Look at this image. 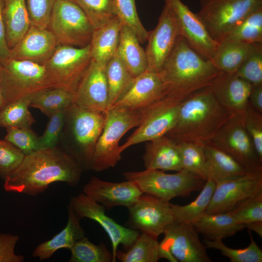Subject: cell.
I'll use <instances>...</instances> for the list:
<instances>
[{
	"mask_svg": "<svg viewBox=\"0 0 262 262\" xmlns=\"http://www.w3.org/2000/svg\"><path fill=\"white\" fill-rule=\"evenodd\" d=\"M82 167L60 147L39 149L25 155L19 167L4 180L5 191L35 196L56 182L75 187Z\"/></svg>",
	"mask_w": 262,
	"mask_h": 262,
	"instance_id": "cell-1",
	"label": "cell"
},
{
	"mask_svg": "<svg viewBox=\"0 0 262 262\" xmlns=\"http://www.w3.org/2000/svg\"><path fill=\"white\" fill-rule=\"evenodd\" d=\"M231 113L217 100L211 86H206L181 102L176 124L166 135L176 141L204 144L212 140Z\"/></svg>",
	"mask_w": 262,
	"mask_h": 262,
	"instance_id": "cell-2",
	"label": "cell"
},
{
	"mask_svg": "<svg viewBox=\"0 0 262 262\" xmlns=\"http://www.w3.org/2000/svg\"><path fill=\"white\" fill-rule=\"evenodd\" d=\"M219 72L211 60L199 55L180 35L159 74L166 95L186 98L210 85Z\"/></svg>",
	"mask_w": 262,
	"mask_h": 262,
	"instance_id": "cell-3",
	"label": "cell"
},
{
	"mask_svg": "<svg viewBox=\"0 0 262 262\" xmlns=\"http://www.w3.org/2000/svg\"><path fill=\"white\" fill-rule=\"evenodd\" d=\"M105 113L83 108L74 102L65 110L59 144L83 170L91 168L95 146L104 128Z\"/></svg>",
	"mask_w": 262,
	"mask_h": 262,
	"instance_id": "cell-4",
	"label": "cell"
},
{
	"mask_svg": "<svg viewBox=\"0 0 262 262\" xmlns=\"http://www.w3.org/2000/svg\"><path fill=\"white\" fill-rule=\"evenodd\" d=\"M151 105L141 109L113 107L105 113L102 133L95 146L90 169L100 172L114 167L121 159L119 143L130 130L150 116Z\"/></svg>",
	"mask_w": 262,
	"mask_h": 262,
	"instance_id": "cell-5",
	"label": "cell"
},
{
	"mask_svg": "<svg viewBox=\"0 0 262 262\" xmlns=\"http://www.w3.org/2000/svg\"><path fill=\"white\" fill-rule=\"evenodd\" d=\"M127 180L135 183L143 194L153 196L166 201L177 196L186 197L201 189L206 180L182 169L173 174L146 169L141 171L123 173Z\"/></svg>",
	"mask_w": 262,
	"mask_h": 262,
	"instance_id": "cell-6",
	"label": "cell"
},
{
	"mask_svg": "<svg viewBox=\"0 0 262 262\" xmlns=\"http://www.w3.org/2000/svg\"><path fill=\"white\" fill-rule=\"evenodd\" d=\"M0 84L4 106L22 98L52 88L44 65L9 59L1 65Z\"/></svg>",
	"mask_w": 262,
	"mask_h": 262,
	"instance_id": "cell-7",
	"label": "cell"
},
{
	"mask_svg": "<svg viewBox=\"0 0 262 262\" xmlns=\"http://www.w3.org/2000/svg\"><path fill=\"white\" fill-rule=\"evenodd\" d=\"M47 29L58 45L83 48L90 44L94 27L83 11L68 0H58L51 11Z\"/></svg>",
	"mask_w": 262,
	"mask_h": 262,
	"instance_id": "cell-8",
	"label": "cell"
},
{
	"mask_svg": "<svg viewBox=\"0 0 262 262\" xmlns=\"http://www.w3.org/2000/svg\"><path fill=\"white\" fill-rule=\"evenodd\" d=\"M91 60L90 44L83 48L58 45L44 64L51 88L64 89L74 96Z\"/></svg>",
	"mask_w": 262,
	"mask_h": 262,
	"instance_id": "cell-9",
	"label": "cell"
},
{
	"mask_svg": "<svg viewBox=\"0 0 262 262\" xmlns=\"http://www.w3.org/2000/svg\"><path fill=\"white\" fill-rule=\"evenodd\" d=\"M196 13L211 37L219 42L253 11L262 0H200Z\"/></svg>",
	"mask_w": 262,
	"mask_h": 262,
	"instance_id": "cell-10",
	"label": "cell"
},
{
	"mask_svg": "<svg viewBox=\"0 0 262 262\" xmlns=\"http://www.w3.org/2000/svg\"><path fill=\"white\" fill-rule=\"evenodd\" d=\"M159 243V258L171 262H212L207 247L191 223L173 221L164 229Z\"/></svg>",
	"mask_w": 262,
	"mask_h": 262,
	"instance_id": "cell-11",
	"label": "cell"
},
{
	"mask_svg": "<svg viewBox=\"0 0 262 262\" xmlns=\"http://www.w3.org/2000/svg\"><path fill=\"white\" fill-rule=\"evenodd\" d=\"M209 142L229 155L249 171L262 172V162L245 127L243 112H231Z\"/></svg>",
	"mask_w": 262,
	"mask_h": 262,
	"instance_id": "cell-12",
	"label": "cell"
},
{
	"mask_svg": "<svg viewBox=\"0 0 262 262\" xmlns=\"http://www.w3.org/2000/svg\"><path fill=\"white\" fill-rule=\"evenodd\" d=\"M69 205L81 219L87 218L96 221L107 233L112 244V262L116 261L118 245H122L124 250H128L140 234L137 230L117 223L106 214L104 207L83 193L72 197Z\"/></svg>",
	"mask_w": 262,
	"mask_h": 262,
	"instance_id": "cell-13",
	"label": "cell"
},
{
	"mask_svg": "<svg viewBox=\"0 0 262 262\" xmlns=\"http://www.w3.org/2000/svg\"><path fill=\"white\" fill-rule=\"evenodd\" d=\"M185 98L167 94L159 99L150 116L120 146L122 153L133 145L160 138L170 131L175 126L180 103Z\"/></svg>",
	"mask_w": 262,
	"mask_h": 262,
	"instance_id": "cell-14",
	"label": "cell"
},
{
	"mask_svg": "<svg viewBox=\"0 0 262 262\" xmlns=\"http://www.w3.org/2000/svg\"><path fill=\"white\" fill-rule=\"evenodd\" d=\"M180 35L177 20L170 7L164 4L158 24L148 32L145 52L147 71L159 73L173 50Z\"/></svg>",
	"mask_w": 262,
	"mask_h": 262,
	"instance_id": "cell-15",
	"label": "cell"
},
{
	"mask_svg": "<svg viewBox=\"0 0 262 262\" xmlns=\"http://www.w3.org/2000/svg\"><path fill=\"white\" fill-rule=\"evenodd\" d=\"M171 203L153 196L143 194L128 209L129 223L132 229L154 237L163 233L174 221Z\"/></svg>",
	"mask_w": 262,
	"mask_h": 262,
	"instance_id": "cell-16",
	"label": "cell"
},
{
	"mask_svg": "<svg viewBox=\"0 0 262 262\" xmlns=\"http://www.w3.org/2000/svg\"><path fill=\"white\" fill-rule=\"evenodd\" d=\"M177 20L182 36L189 45L203 58L211 60L219 43L213 39L196 14L180 0H164Z\"/></svg>",
	"mask_w": 262,
	"mask_h": 262,
	"instance_id": "cell-17",
	"label": "cell"
},
{
	"mask_svg": "<svg viewBox=\"0 0 262 262\" xmlns=\"http://www.w3.org/2000/svg\"><path fill=\"white\" fill-rule=\"evenodd\" d=\"M262 190V172L216 183L205 213L229 212L239 202Z\"/></svg>",
	"mask_w": 262,
	"mask_h": 262,
	"instance_id": "cell-18",
	"label": "cell"
},
{
	"mask_svg": "<svg viewBox=\"0 0 262 262\" xmlns=\"http://www.w3.org/2000/svg\"><path fill=\"white\" fill-rule=\"evenodd\" d=\"M82 193L105 208L133 205L143 193L133 182H114L93 176L83 186Z\"/></svg>",
	"mask_w": 262,
	"mask_h": 262,
	"instance_id": "cell-19",
	"label": "cell"
},
{
	"mask_svg": "<svg viewBox=\"0 0 262 262\" xmlns=\"http://www.w3.org/2000/svg\"><path fill=\"white\" fill-rule=\"evenodd\" d=\"M108 99L105 67L92 59L76 90L73 102L84 109L106 113Z\"/></svg>",
	"mask_w": 262,
	"mask_h": 262,
	"instance_id": "cell-20",
	"label": "cell"
},
{
	"mask_svg": "<svg viewBox=\"0 0 262 262\" xmlns=\"http://www.w3.org/2000/svg\"><path fill=\"white\" fill-rule=\"evenodd\" d=\"M58 44L51 32L31 25L20 41L10 51L9 59L44 65Z\"/></svg>",
	"mask_w": 262,
	"mask_h": 262,
	"instance_id": "cell-21",
	"label": "cell"
},
{
	"mask_svg": "<svg viewBox=\"0 0 262 262\" xmlns=\"http://www.w3.org/2000/svg\"><path fill=\"white\" fill-rule=\"evenodd\" d=\"M165 95L159 73L147 71L134 79L128 89L112 107L144 108Z\"/></svg>",
	"mask_w": 262,
	"mask_h": 262,
	"instance_id": "cell-22",
	"label": "cell"
},
{
	"mask_svg": "<svg viewBox=\"0 0 262 262\" xmlns=\"http://www.w3.org/2000/svg\"><path fill=\"white\" fill-rule=\"evenodd\" d=\"M217 100L231 112L242 113L248 103L252 84L234 74L219 72L210 85Z\"/></svg>",
	"mask_w": 262,
	"mask_h": 262,
	"instance_id": "cell-23",
	"label": "cell"
},
{
	"mask_svg": "<svg viewBox=\"0 0 262 262\" xmlns=\"http://www.w3.org/2000/svg\"><path fill=\"white\" fill-rule=\"evenodd\" d=\"M205 154L204 177L216 184L253 173L229 155L210 142L203 144Z\"/></svg>",
	"mask_w": 262,
	"mask_h": 262,
	"instance_id": "cell-24",
	"label": "cell"
},
{
	"mask_svg": "<svg viewBox=\"0 0 262 262\" xmlns=\"http://www.w3.org/2000/svg\"><path fill=\"white\" fill-rule=\"evenodd\" d=\"M143 157L146 169L179 171L182 169L177 142L165 135L147 142Z\"/></svg>",
	"mask_w": 262,
	"mask_h": 262,
	"instance_id": "cell-25",
	"label": "cell"
},
{
	"mask_svg": "<svg viewBox=\"0 0 262 262\" xmlns=\"http://www.w3.org/2000/svg\"><path fill=\"white\" fill-rule=\"evenodd\" d=\"M122 23L118 17L95 28L90 43L92 59L102 67L115 54Z\"/></svg>",
	"mask_w": 262,
	"mask_h": 262,
	"instance_id": "cell-26",
	"label": "cell"
},
{
	"mask_svg": "<svg viewBox=\"0 0 262 262\" xmlns=\"http://www.w3.org/2000/svg\"><path fill=\"white\" fill-rule=\"evenodd\" d=\"M68 219L66 226L51 239L39 244L32 253L41 261L48 259L58 250L70 249L75 243L85 236L80 224L81 219L76 214L71 206H67Z\"/></svg>",
	"mask_w": 262,
	"mask_h": 262,
	"instance_id": "cell-27",
	"label": "cell"
},
{
	"mask_svg": "<svg viewBox=\"0 0 262 262\" xmlns=\"http://www.w3.org/2000/svg\"><path fill=\"white\" fill-rule=\"evenodd\" d=\"M117 53L133 78L147 71V61L145 50L141 46L133 31L123 24Z\"/></svg>",
	"mask_w": 262,
	"mask_h": 262,
	"instance_id": "cell-28",
	"label": "cell"
},
{
	"mask_svg": "<svg viewBox=\"0 0 262 262\" xmlns=\"http://www.w3.org/2000/svg\"><path fill=\"white\" fill-rule=\"evenodd\" d=\"M3 16L10 49L23 38L31 26L25 0H4Z\"/></svg>",
	"mask_w": 262,
	"mask_h": 262,
	"instance_id": "cell-29",
	"label": "cell"
},
{
	"mask_svg": "<svg viewBox=\"0 0 262 262\" xmlns=\"http://www.w3.org/2000/svg\"><path fill=\"white\" fill-rule=\"evenodd\" d=\"M262 44L221 42L211 60L219 71L234 74L241 64Z\"/></svg>",
	"mask_w": 262,
	"mask_h": 262,
	"instance_id": "cell-30",
	"label": "cell"
},
{
	"mask_svg": "<svg viewBox=\"0 0 262 262\" xmlns=\"http://www.w3.org/2000/svg\"><path fill=\"white\" fill-rule=\"evenodd\" d=\"M192 224L198 233L210 240L232 236L245 228L244 225L237 223L228 212L204 213Z\"/></svg>",
	"mask_w": 262,
	"mask_h": 262,
	"instance_id": "cell-31",
	"label": "cell"
},
{
	"mask_svg": "<svg viewBox=\"0 0 262 262\" xmlns=\"http://www.w3.org/2000/svg\"><path fill=\"white\" fill-rule=\"evenodd\" d=\"M105 72L108 89L107 111L121 98L134 78L127 70L117 51L105 66Z\"/></svg>",
	"mask_w": 262,
	"mask_h": 262,
	"instance_id": "cell-32",
	"label": "cell"
},
{
	"mask_svg": "<svg viewBox=\"0 0 262 262\" xmlns=\"http://www.w3.org/2000/svg\"><path fill=\"white\" fill-rule=\"evenodd\" d=\"M262 44V6L253 11L219 42Z\"/></svg>",
	"mask_w": 262,
	"mask_h": 262,
	"instance_id": "cell-33",
	"label": "cell"
},
{
	"mask_svg": "<svg viewBox=\"0 0 262 262\" xmlns=\"http://www.w3.org/2000/svg\"><path fill=\"white\" fill-rule=\"evenodd\" d=\"M216 183L211 179L206 180L198 196L194 200L185 205L171 203L174 220L192 224L205 213L214 192Z\"/></svg>",
	"mask_w": 262,
	"mask_h": 262,
	"instance_id": "cell-34",
	"label": "cell"
},
{
	"mask_svg": "<svg viewBox=\"0 0 262 262\" xmlns=\"http://www.w3.org/2000/svg\"><path fill=\"white\" fill-rule=\"evenodd\" d=\"M157 239L142 232L128 250H117L116 259L122 262H156L160 259Z\"/></svg>",
	"mask_w": 262,
	"mask_h": 262,
	"instance_id": "cell-35",
	"label": "cell"
},
{
	"mask_svg": "<svg viewBox=\"0 0 262 262\" xmlns=\"http://www.w3.org/2000/svg\"><path fill=\"white\" fill-rule=\"evenodd\" d=\"M74 101L69 92L58 88L40 91L33 95L30 106L39 109L49 117L53 114L65 110Z\"/></svg>",
	"mask_w": 262,
	"mask_h": 262,
	"instance_id": "cell-36",
	"label": "cell"
},
{
	"mask_svg": "<svg viewBox=\"0 0 262 262\" xmlns=\"http://www.w3.org/2000/svg\"><path fill=\"white\" fill-rule=\"evenodd\" d=\"M32 96L20 98L6 105L1 109L0 110V126L5 128H31L35 122V119L28 109Z\"/></svg>",
	"mask_w": 262,
	"mask_h": 262,
	"instance_id": "cell-37",
	"label": "cell"
},
{
	"mask_svg": "<svg viewBox=\"0 0 262 262\" xmlns=\"http://www.w3.org/2000/svg\"><path fill=\"white\" fill-rule=\"evenodd\" d=\"M69 262H112V254L106 245H97L85 236L77 241L70 248Z\"/></svg>",
	"mask_w": 262,
	"mask_h": 262,
	"instance_id": "cell-38",
	"label": "cell"
},
{
	"mask_svg": "<svg viewBox=\"0 0 262 262\" xmlns=\"http://www.w3.org/2000/svg\"><path fill=\"white\" fill-rule=\"evenodd\" d=\"M251 242L245 248L234 249L226 246L222 239L210 240L205 239L203 244L207 248L220 251L221 254L228 257L230 262H262V251L250 234Z\"/></svg>",
	"mask_w": 262,
	"mask_h": 262,
	"instance_id": "cell-39",
	"label": "cell"
},
{
	"mask_svg": "<svg viewBox=\"0 0 262 262\" xmlns=\"http://www.w3.org/2000/svg\"><path fill=\"white\" fill-rule=\"evenodd\" d=\"M175 141L179 149L182 169L205 180V154L203 144Z\"/></svg>",
	"mask_w": 262,
	"mask_h": 262,
	"instance_id": "cell-40",
	"label": "cell"
},
{
	"mask_svg": "<svg viewBox=\"0 0 262 262\" xmlns=\"http://www.w3.org/2000/svg\"><path fill=\"white\" fill-rule=\"evenodd\" d=\"M87 16L94 28L116 16L115 0H72Z\"/></svg>",
	"mask_w": 262,
	"mask_h": 262,
	"instance_id": "cell-41",
	"label": "cell"
},
{
	"mask_svg": "<svg viewBox=\"0 0 262 262\" xmlns=\"http://www.w3.org/2000/svg\"><path fill=\"white\" fill-rule=\"evenodd\" d=\"M116 16L123 24L135 33L141 44L147 41L148 31L142 24L137 12L135 0H115Z\"/></svg>",
	"mask_w": 262,
	"mask_h": 262,
	"instance_id": "cell-42",
	"label": "cell"
},
{
	"mask_svg": "<svg viewBox=\"0 0 262 262\" xmlns=\"http://www.w3.org/2000/svg\"><path fill=\"white\" fill-rule=\"evenodd\" d=\"M228 213L239 224L262 221V190L239 202Z\"/></svg>",
	"mask_w": 262,
	"mask_h": 262,
	"instance_id": "cell-43",
	"label": "cell"
},
{
	"mask_svg": "<svg viewBox=\"0 0 262 262\" xmlns=\"http://www.w3.org/2000/svg\"><path fill=\"white\" fill-rule=\"evenodd\" d=\"M4 139L20 149L25 155L40 149L39 136L31 128L9 127Z\"/></svg>",
	"mask_w": 262,
	"mask_h": 262,
	"instance_id": "cell-44",
	"label": "cell"
},
{
	"mask_svg": "<svg viewBox=\"0 0 262 262\" xmlns=\"http://www.w3.org/2000/svg\"><path fill=\"white\" fill-rule=\"evenodd\" d=\"M25 154L9 141L0 140V176L2 180L14 172L20 165Z\"/></svg>",
	"mask_w": 262,
	"mask_h": 262,
	"instance_id": "cell-45",
	"label": "cell"
},
{
	"mask_svg": "<svg viewBox=\"0 0 262 262\" xmlns=\"http://www.w3.org/2000/svg\"><path fill=\"white\" fill-rule=\"evenodd\" d=\"M234 74L252 85H262V46L241 64Z\"/></svg>",
	"mask_w": 262,
	"mask_h": 262,
	"instance_id": "cell-46",
	"label": "cell"
},
{
	"mask_svg": "<svg viewBox=\"0 0 262 262\" xmlns=\"http://www.w3.org/2000/svg\"><path fill=\"white\" fill-rule=\"evenodd\" d=\"M245 127L250 137L260 160L262 162V114L248 103L243 112Z\"/></svg>",
	"mask_w": 262,
	"mask_h": 262,
	"instance_id": "cell-47",
	"label": "cell"
},
{
	"mask_svg": "<svg viewBox=\"0 0 262 262\" xmlns=\"http://www.w3.org/2000/svg\"><path fill=\"white\" fill-rule=\"evenodd\" d=\"M58 0H25L31 25L47 29L52 8Z\"/></svg>",
	"mask_w": 262,
	"mask_h": 262,
	"instance_id": "cell-48",
	"label": "cell"
},
{
	"mask_svg": "<svg viewBox=\"0 0 262 262\" xmlns=\"http://www.w3.org/2000/svg\"><path fill=\"white\" fill-rule=\"evenodd\" d=\"M65 110L59 111L49 117L47 128L42 136H39L40 149L57 147L63 129Z\"/></svg>",
	"mask_w": 262,
	"mask_h": 262,
	"instance_id": "cell-49",
	"label": "cell"
},
{
	"mask_svg": "<svg viewBox=\"0 0 262 262\" xmlns=\"http://www.w3.org/2000/svg\"><path fill=\"white\" fill-rule=\"evenodd\" d=\"M19 236L10 233H0V262H22L23 255L15 253V248Z\"/></svg>",
	"mask_w": 262,
	"mask_h": 262,
	"instance_id": "cell-50",
	"label": "cell"
},
{
	"mask_svg": "<svg viewBox=\"0 0 262 262\" xmlns=\"http://www.w3.org/2000/svg\"><path fill=\"white\" fill-rule=\"evenodd\" d=\"M4 0H0V63L3 65L9 59L10 51L6 40L5 27L3 16Z\"/></svg>",
	"mask_w": 262,
	"mask_h": 262,
	"instance_id": "cell-51",
	"label": "cell"
},
{
	"mask_svg": "<svg viewBox=\"0 0 262 262\" xmlns=\"http://www.w3.org/2000/svg\"><path fill=\"white\" fill-rule=\"evenodd\" d=\"M248 103L254 109L262 114V85H252Z\"/></svg>",
	"mask_w": 262,
	"mask_h": 262,
	"instance_id": "cell-52",
	"label": "cell"
},
{
	"mask_svg": "<svg viewBox=\"0 0 262 262\" xmlns=\"http://www.w3.org/2000/svg\"><path fill=\"white\" fill-rule=\"evenodd\" d=\"M245 228L251 229L260 237H262V221H256L246 223L244 225Z\"/></svg>",
	"mask_w": 262,
	"mask_h": 262,
	"instance_id": "cell-53",
	"label": "cell"
},
{
	"mask_svg": "<svg viewBox=\"0 0 262 262\" xmlns=\"http://www.w3.org/2000/svg\"><path fill=\"white\" fill-rule=\"evenodd\" d=\"M1 64L0 63V110L4 107V103L2 95L1 84H0V70Z\"/></svg>",
	"mask_w": 262,
	"mask_h": 262,
	"instance_id": "cell-54",
	"label": "cell"
},
{
	"mask_svg": "<svg viewBox=\"0 0 262 262\" xmlns=\"http://www.w3.org/2000/svg\"><path fill=\"white\" fill-rule=\"evenodd\" d=\"M70 0V1H71V0Z\"/></svg>",
	"mask_w": 262,
	"mask_h": 262,
	"instance_id": "cell-55",
	"label": "cell"
}]
</instances>
